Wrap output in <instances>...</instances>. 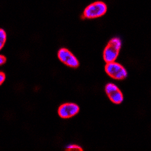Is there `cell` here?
I'll return each mask as SVG.
<instances>
[{
	"instance_id": "cell-7",
	"label": "cell",
	"mask_w": 151,
	"mask_h": 151,
	"mask_svg": "<svg viewBox=\"0 0 151 151\" xmlns=\"http://www.w3.org/2000/svg\"><path fill=\"white\" fill-rule=\"evenodd\" d=\"M6 41V33L3 29L0 30V49L3 48L5 42Z\"/></svg>"
},
{
	"instance_id": "cell-6",
	"label": "cell",
	"mask_w": 151,
	"mask_h": 151,
	"mask_svg": "<svg viewBox=\"0 0 151 151\" xmlns=\"http://www.w3.org/2000/svg\"><path fill=\"white\" fill-rule=\"evenodd\" d=\"M79 111L77 104L73 103H66L60 105L58 108V115L62 119H69L76 115Z\"/></svg>"
},
{
	"instance_id": "cell-1",
	"label": "cell",
	"mask_w": 151,
	"mask_h": 151,
	"mask_svg": "<svg viewBox=\"0 0 151 151\" xmlns=\"http://www.w3.org/2000/svg\"><path fill=\"white\" fill-rule=\"evenodd\" d=\"M122 42L119 38H113L107 43L106 48L104 51V60L107 63L114 62L118 57L120 51Z\"/></svg>"
},
{
	"instance_id": "cell-3",
	"label": "cell",
	"mask_w": 151,
	"mask_h": 151,
	"mask_svg": "<svg viewBox=\"0 0 151 151\" xmlns=\"http://www.w3.org/2000/svg\"><path fill=\"white\" fill-rule=\"evenodd\" d=\"M106 74L111 78L116 80H122L127 77V71L121 64L114 62L107 63L105 66Z\"/></svg>"
},
{
	"instance_id": "cell-2",
	"label": "cell",
	"mask_w": 151,
	"mask_h": 151,
	"mask_svg": "<svg viewBox=\"0 0 151 151\" xmlns=\"http://www.w3.org/2000/svg\"><path fill=\"white\" fill-rule=\"evenodd\" d=\"M106 5L104 2L98 1L88 5L83 12V16L86 18L94 19L103 16L106 12Z\"/></svg>"
},
{
	"instance_id": "cell-10",
	"label": "cell",
	"mask_w": 151,
	"mask_h": 151,
	"mask_svg": "<svg viewBox=\"0 0 151 151\" xmlns=\"http://www.w3.org/2000/svg\"><path fill=\"white\" fill-rule=\"evenodd\" d=\"M5 62H6V58H5L4 55H1V56H0V64H1V65H3Z\"/></svg>"
},
{
	"instance_id": "cell-4",
	"label": "cell",
	"mask_w": 151,
	"mask_h": 151,
	"mask_svg": "<svg viewBox=\"0 0 151 151\" xmlns=\"http://www.w3.org/2000/svg\"><path fill=\"white\" fill-rule=\"evenodd\" d=\"M58 57L62 63H64L65 65L68 67H73V68H77L79 67V60L67 48H60L58 52Z\"/></svg>"
},
{
	"instance_id": "cell-9",
	"label": "cell",
	"mask_w": 151,
	"mask_h": 151,
	"mask_svg": "<svg viewBox=\"0 0 151 151\" xmlns=\"http://www.w3.org/2000/svg\"><path fill=\"white\" fill-rule=\"evenodd\" d=\"M5 79V75L3 72L0 73V85H2L4 83Z\"/></svg>"
},
{
	"instance_id": "cell-8",
	"label": "cell",
	"mask_w": 151,
	"mask_h": 151,
	"mask_svg": "<svg viewBox=\"0 0 151 151\" xmlns=\"http://www.w3.org/2000/svg\"><path fill=\"white\" fill-rule=\"evenodd\" d=\"M67 150H79L82 151L83 150V148L81 147L78 146V145H76V144H73V145H70V146L67 147L66 148Z\"/></svg>"
},
{
	"instance_id": "cell-5",
	"label": "cell",
	"mask_w": 151,
	"mask_h": 151,
	"mask_svg": "<svg viewBox=\"0 0 151 151\" xmlns=\"http://www.w3.org/2000/svg\"><path fill=\"white\" fill-rule=\"evenodd\" d=\"M105 92L109 99L115 104H120L123 101V94L116 85L108 83L105 86Z\"/></svg>"
}]
</instances>
